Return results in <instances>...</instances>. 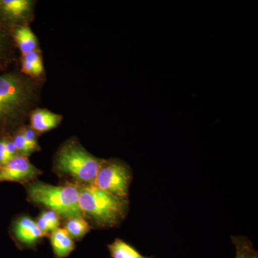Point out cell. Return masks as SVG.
Masks as SVG:
<instances>
[{
    "label": "cell",
    "mask_w": 258,
    "mask_h": 258,
    "mask_svg": "<svg viewBox=\"0 0 258 258\" xmlns=\"http://www.w3.org/2000/svg\"><path fill=\"white\" fill-rule=\"evenodd\" d=\"M128 205V200L116 198L93 185L79 186L80 210L85 218L100 228L119 225L126 216Z\"/></svg>",
    "instance_id": "cell-1"
},
{
    "label": "cell",
    "mask_w": 258,
    "mask_h": 258,
    "mask_svg": "<svg viewBox=\"0 0 258 258\" xmlns=\"http://www.w3.org/2000/svg\"><path fill=\"white\" fill-rule=\"evenodd\" d=\"M79 186L73 182L55 186L36 180L25 184L30 203L55 212L64 220L83 217L79 205Z\"/></svg>",
    "instance_id": "cell-2"
},
{
    "label": "cell",
    "mask_w": 258,
    "mask_h": 258,
    "mask_svg": "<svg viewBox=\"0 0 258 258\" xmlns=\"http://www.w3.org/2000/svg\"><path fill=\"white\" fill-rule=\"evenodd\" d=\"M103 159L94 157L77 141H69L59 149L54 170L60 176L70 178L79 185H91Z\"/></svg>",
    "instance_id": "cell-3"
},
{
    "label": "cell",
    "mask_w": 258,
    "mask_h": 258,
    "mask_svg": "<svg viewBox=\"0 0 258 258\" xmlns=\"http://www.w3.org/2000/svg\"><path fill=\"white\" fill-rule=\"evenodd\" d=\"M29 95L28 86L18 76H0V132L23 109Z\"/></svg>",
    "instance_id": "cell-4"
},
{
    "label": "cell",
    "mask_w": 258,
    "mask_h": 258,
    "mask_svg": "<svg viewBox=\"0 0 258 258\" xmlns=\"http://www.w3.org/2000/svg\"><path fill=\"white\" fill-rule=\"evenodd\" d=\"M132 171L128 165L118 159H103L93 186L116 198L128 200Z\"/></svg>",
    "instance_id": "cell-5"
},
{
    "label": "cell",
    "mask_w": 258,
    "mask_h": 258,
    "mask_svg": "<svg viewBox=\"0 0 258 258\" xmlns=\"http://www.w3.org/2000/svg\"><path fill=\"white\" fill-rule=\"evenodd\" d=\"M10 233L20 249H35L45 237H49L38 228L33 219L27 215L15 219L10 227Z\"/></svg>",
    "instance_id": "cell-6"
},
{
    "label": "cell",
    "mask_w": 258,
    "mask_h": 258,
    "mask_svg": "<svg viewBox=\"0 0 258 258\" xmlns=\"http://www.w3.org/2000/svg\"><path fill=\"white\" fill-rule=\"evenodd\" d=\"M42 173L29 161L28 157L18 155L5 165L0 166V182L10 181L27 184L35 181Z\"/></svg>",
    "instance_id": "cell-7"
},
{
    "label": "cell",
    "mask_w": 258,
    "mask_h": 258,
    "mask_svg": "<svg viewBox=\"0 0 258 258\" xmlns=\"http://www.w3.org/2000/svg\"><path fill=\"white\" fill-rule=\"evenodd\" d=\"M62 117L46 109H36L30 115V128L37 133H45L60 125Z\"/></svg>",
    "instance_id": "cell-8"
},
{
    "label": "cell",
    "mask_w": 258,
    "mask_h": 258,
    "mask_svg": "<svg viewBox=\"0 0 258 258\" xmlns=\"http://www.w3.org/2000/svg\"><path fill=\"white\" fill-rule=\"evenodd\" d=\"M52 253L55 258H66L74 252L76 245L63 228H57L49 235Z\"/></svg>",
    "instance_id": "cell-9"
},
{
    "label": "cell",
    "mask_w": 258,
    "mask_h": 258,
    "mask_svg": "<svg viewBox=\"0 0 258 258\" xmlns=\"http://www.w3.org/2000/svg\"><path fill=\"white\" fill-rule=\"evenodd\" d=\"M107 248L111 258H155L143 255L133 245L120 238H115Z\"/></svg>",
    "instance_id": "cell-10"
},
{
    "label": "cell",
    "mask_w": 258,
    "mask_h": 258,
    "mask_svg": "<svg viewBox=\"0 0 258 258\" xmlns=\"http://www.w3.org/2000/svg\"><path fill=\"white\" fill-rule=\"evenodd\" d=\"M63 229L73 240L83 239L91 230V226L84 217L66 219Z\"/></svg>",
    "instance_id": "cell-11"
},
{
    "label": "cell",
    "mask_w": 258,
    "mask_h": 258,
    "mask_svg": "<svg viewBox=\"0 0 258 258\" xmlns=\"http://www.w3.org/2000/svg\"><path fill=\"white\" fill-rule=\"evenodd\" d=\"M15 38L23 55L36 50V36L28 27L23 26L17 29L15 32Z\"/></svg>",
    "instance_id": "cell-12"
},
{
    "label": "cell",
    "mask_w": 258,
    "mask_h": 258,
    "mask_svg": "<svg viewBox=\"0 0 258 258\" xmlns=\"http://www.w3.org/2000/svg\"><path fill=\"white\" fill-rule=\"evenodd\" d=\"M60 218L55 212L45 210L39 215L35 222L38 228L49 236L51 232L60 227Z\"/></svg>",
    "instance_id": "cell-13"
},
{
    "label": "cell",
    "mask_w": 258,
    "mask_h": 258,
    "mask_svg": "<svg viewBox=\"0 0 258 258\" xmlns=\"http://www.w3.org/2000/svg\"><path fill=\"white\" fill-rule=\"evenodd\" d=\"M22 70L25 74L33 77L40 76L43 73L41 56L36 50L23 55L22 59Z\"/></svg>",
    "instance_id": "cell-14"
},
{
    "label": "cell",
    "mask_w": 258,
    "mask_h": 258,
    "mask_svg": "<svg viewBox=\"0 0 258 258\" xmlns=\"http://www.w3.org/2000/svg\"><path fill=\"white\" fill-rule=\"evenodd\" d=\"M232 242L235 247V258H258L257 251L247 237L232 236Z\"/></svg>",
    "instance_id": "cell-15"
},
{
    "label": "cell",
    "mask_w": 258,
    "mask_h": 258,
    "mask_svg": "<svg viewBox=\"0 0 258 258\" xmlns=\"http://www.w3.org/2000/svg\"><path fill=\"white\" fill-rule=\"evenodd\" d=\"M30 3L28 0H3L0 1V6L7 15L13 18H18L25 14L30 8Z\"/></svg>",
    "instance_id": "cell-16"
},
{
    "label": "cell",
    "mask_w": 258,
    "mask_h": 258,
    "mask_svg": "<svg viewBox=\"0 0 258 258\" xmlns=\"http://www.w3.org/2000/svg\"><path fill=\"white\" fill-rule=\"evenodd\" d=\"M15 148H16L17 152L20 156H24V157H28L29 155L33 153V150L31 147L27 143L25 137H23V134L20 131L17 132L15 134L13 138L12 139Z\"/></svg>",
    "instance_id": "cell-17"
},
{
    "label": "cell",
    "mask_w": 258,
    "mask_h": 258,
    "mask_svg": "<svg viewBox=\"0 0 258 258\" xmlns=\"http://www.w3.org/2000/svg\"><path fill=\"white\" fill-rule=\"evenodd\" d=\"M20 132L23 134V137H25L27 143L31 147L33 152H37L40 149L38 142H37V137L36 132L30 127H24L20 129Z\"/></svg>",
    "instance_id": "cell-18"
},
{
    "label": "cell",
    "mask_w": 258,
    "mask_h": 258,
    "mask_svg": "<svg viewBox=\"0 0 258 258\" xmlns=\"http://www.w3.org/2000/svg\"><path fill=\"white\" fill-rule=\"evenodd\" d=\"M4 139L5 147H6L8 157H9L10 160H12V159H14V158L18 157V152H17L16 148H15L14 143H13L12 139L8 138V137H5Z\"/></svg>",
    "instance_id": "cell-19"
},
{
    "label": "cell",
    "mask_w": 258,
    "mask_h": 258,
    "mask_svg": "<svg viewBox=\"0 0 258 258\" xmlns=\"http://www.w3.org/2000/svg\"><path fill=\"white\" fill-rule=\"evenodd\" d=\"M6 147H5V139L0 140V166L5 165L10 161Z\"/></svg>",
    "instance_id": "cell-20"
},
{
    "label": "cell",
    "mask_w": 258,
    "mask_h": 258,
    "mask_svg": "<svg viewBox=\"0 0 258 258\" xmlns=\"http://www.w3.org/2000/svg\"><path fill=\"white\" fill-rule=\"evenodd\" d=\"M3 37L1 30H0V55H1L2 50H3Z\"/></svg>",
    "instance_id": "cell-21"
}]
</instances>
